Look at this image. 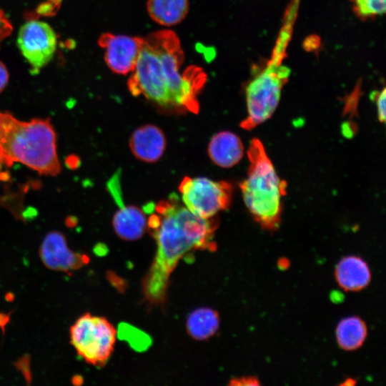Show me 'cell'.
Wrapping results in <instances>:
<instances>
[{"mask_svg":"<svg viewBox=\"0 0 386 386\" xmlns=\"http://www.w3.org/2000/svg\"><path fill=\"white\" fill-rule=\"evenodd\" d=\"M208 154L215 164L222 168H229L241 160L244 147L238 136L224 131L212 137L209 143Z\"/></svg>","mask_w":386,"mask_h":386,"instance_id":"15","label":"cell"},{"mask_svg":"<svg viewBox=\"0 0 386 386\" xmlns=\"http://www.w3.org/2000/svg\"><path fill=\"white\" fill-rule=\"evenodd\" d=\"M157 53L174 109L197 113V94L207 80L202 68L189 66L181 74L184 52L177 35L171 30H161L144 38Z\"/></svg>","mask_w":386,"mask_h":386,"instance_id":"4","label":"cell"},{"mask_svg":"<svg viewBox=\"0 0 386 386\" xmlns=\"http://www.w3.org/2000/svg\"><path fill=\"white\" fill-rule=\"evenodd\" d=\"M143 210L149 214L147 227L157 245L144 289L147 298L157 303L164 300L169 277L179 260L193 249L213 245L216 224L212 218H202L189 211L176 194L156 204L149 203Z\"/></svg>","mask_w":386,"mask_h":386,"instance_id":"1","label":"cell"},{"mask_svg":"<svg viewBox=\"0 0 386 386\" xmlns=\"http://www.w3.org/2000/svg\"><path fill=\"white\" fill-rule=\"evenodd\" d=\"M0 162L7 167L20 162L40 174H58L56 137L50 120L24 122L0 112Z\"/></svg>","mask_w":386,"mask_h":386,"instance_id":"2","label":"cell"},{"mask_svg":"<svg viewBox=\"0 0 386 386\" xmlns=\"http://www.w3.org/2000/svg\"><path fill=\"white\" fill-rule=\"evenodd\" d=\"M247 156V176L240 184L244 204L262 227L274 230L280 223L282 197L286 192V184L280 180L258 139L251 141Z\"/></svg>","mask_w":386,"mask_h":386,"instance_id":"3","label":"cell"},{"mask_svg":"<svg viewBox=\"0 0 386 386\" xmlns=\"http://www.w3.org/2000/svg\"><path fill=\"white\" fill-rule=\"evenodd\" d=\"M5 298L7 301L11 302L14 299V296L12 293H7Z\"/></svg>","mask_w":386,"mask_h":386,"instance_id":"29","label":"cell"},{"mask_svg":"<svg viewBox=\"0 0 386 386\" xmlns=\"http://www.w3.org/2000/svg\"><path fill=\"white\" fill-rule=\"evenodd\" d=\"M290 72L287 66L273 63L249 81L245 90L247 115L241 122L243 129H252L271 117Z\"/></svg>","mask_w":386,"mask_h":386,"instance_id":"5","label":"cell"},{"mask_svg":"<svg viewBox=\"0 0 386 386\" xmlns=\"http://www.w3.org/2000/svg\"><path fill=\"white\" fill-rule=\"evenodd\" d=\"M57 38L54 29L47 23L29 20L20 28L17 45L31 71L36 73L53 59Z\"/></svg>","mask_w":386,"mask_h":386,"instance_id":"9","label":"cell"},{"mask_svg":"<svg viewBox=\"0 0 386 386\" xmlns=\"http://www.w3.org/2000/svg\"><path fill=\"white\" fill-rule=\"evenodd\" d=\"M335 277L342 289L348 292H357L369 284L371 272L364 259L355 255H350L343 257L337 263Z\"/></svg>","mask_w":386,"mask_h":386,"instance_id":"14","label":"cell"},{"mask_svg":"<svg viewBox=\"0 0 386 386\" xmlns=\"http://www.w3.org/2000/svg\"><path fill=\"white\" fill-rule=\"evenodd\" d=\"M9 320V315L4 313H0V327L1 328L4 329L5 325L8 323Z\"/></svg>","mask_w":386,"mask_h":386,"instance_id":"25","label":"cell"},{"mask_svg":"<svg viewBox=\"0 0 386 386\" xmlns=\"http://www.w3.org/2000/svg\"><path fill=\"white\" fill-rule=\"evenodd\" d=\"M335 334L338 345L345 350L352 351L362 345L367 335V327L360 317H348L338 323Z\"/></svg>","mask_w":386,"mask_h":386,"instance_id":"17","label":"cell"},{"mask_svg":"<svg viewBox=\"0 0 386 386\" xmlns=\"http://www.w3.org/2000/svg\"><path fill=\"white\" fill-rule=\"evenodd\" d=\"M82 377L79 375H76L72 378V382L75 385H79L82 384Z\"/></svg>","mask_w":386,"mask_h":386,"instance_id":"26","label":"cell"},{"mask_svg":"<svg viewBox=\"0 0 386 386\" xmlns=\"http://www.w3.org/2000/svg\"><path fill=\"white\" fill-rule=\"evenodd\" d=\"M279 262H279V264H278L279 266L283 268V269L287 267L288 265H289V263H286V264H285V262H288L287 259H279Z\"/></svg>","mask_w":386,"mask_h":386,"instance_id":"27","label":"cell"},{"mask_svg":"<svg viewBox=\"0 0 386 386\" xmlns=\"http://www.w3.org/2000/svg\"><path fill=\"white\" fill-rule=\"evenodd\" d=\"M385 89L382 91H375L371 94V98L375 101L377 115L381 122L385 121Z\"/></svg>","mask_w":386,"mask_h":386,"instance_id":"20","label":"cell"},{"mask_svg":"<svg viewBox=\"0 0 386 386\" xmlns=\"http://www.w3.org/2000/svg\"><path fill=\"white\" fill-rule=\"evenodd\" d=\"M9 73L5 65L0 61V92L3 91L8 83Z\"/></svg>","mask_w":386,"mask_h":386,"instance_id":"24","label":"cell"},{"mask_svg":"<svg viewBox=\"0 0 386 386\" xmlns=\"http://www.w3.org/2000/svg\"><path fill=\"white\" fill-rule=\"evenodd\" d=\"M107 189L119 207L112 221L117 234L126 240L140 238L147 228V215L143 209L124 204L119 172L115 173L109 179Z\"/></svg>","mask_w":386,"mask_h":386,"instance_id":"11","label":"cell"},{"mask_svg":"<svg viewBox=\"0 0 386 386\" xmlns=\"http://www.w3.org/2000/svg\"><path fill=\"white\" fill-rule=\"evenodd\" d=\"M70 336L71 345L86 362L102 365L114 350L117 331L105 318L85 314L72 325Z\"/></svg>","mask_w":386,"mask_h":386,"instance_id":"6","label":"cell"},{"mask_svg":"<svg viewBox=\"0 0 386 386\" xmlns=\"http://www.w3.org/2000/svg\"><path fill=\"white\" fill-rule=\"evenodd\" d=\"M219 323V317L217 312L209 308H200L189 315L187 329L193 338L204 340L217 332Z\"/></svg>","mask_w":386,"mask_h":386,"instance_id":"18","label":"cell"},{"mask_svg":"<svg viewBox=\"0 0 386 386\" xmlns=\"http://www.w3.org/2000/svg\"><path fill=\"white\" fill-rule=\"evenodd\" d=\"M12 31V25L4 11L0 9V45Z\"/></svg>","mask_w":386,"mask_h":386,"instance_id":"21","label":"cell"},{"mask_svg":"<svg viewBox=\"0 0 386 386\" xmlns=\"http://www.w3.org/2000/svg\"><path fill=\"white\" fill-rule=\"evenodd\" d=\"M144 38L111 33L102 34L98 40L104 50V60L114 73L127 74L137 64Z\"/></svg>","mask_w":386,"mask_h":386,"instance_id":"10","label":"cell"},{"mask_svg":"<svg viewBox=\"0 0 386 386\" xmlns=\"http://www.w3.org/2000/svg\"><path fill=\"white\" fill-rule=\"evenodd\" d=\"M355 384V381L352 379H347L342 385H352Z\"/></svg>","mask_w":386,"mask_h":386,"instance_id":"28","label":"cell"},{"mask_svg":"<svg viewBox=\"0 0 386 386\" xmlns=\"http://www.w3.org/2000/svg\"><path fill=\"white\" fill-rule=\"evenodd\" d=\"M183 204L194 214L210 219L227 209L231 202V184L206 177H185L179 186Z\"/></svg>","mask_w":386,"mask_h":386,"instance_id":"8","label":"cell"},{"mask_svg":"<svg viewBox=\"0 0 386 386\" xmlns=\"http://www.w3.org/2000/svg\"><path fill=\"white\" fill-rule=\"evenodd\" d=\"M259 381L257 377L249 376L234 378L230 380L229 385L233 386H257L259 385Z\"/></svg>","mask_w":386,"mask_h":386,"instance_id":"22","label":"cell"},{"mask_svg":"<svg viewBox=\"0 0 386 386\" xmlns=\"http://www.w3.org/2000/svg\"><path fill=\"white\" fill-rule=\"evenodd\" d=\"M39 254L44 265L53 270L76 269L89 260L86 256L71 251L64 234L56 231L51 232L45 237Z\"/></svg>","mask_w":386,"mask_h":386,"instance_id":"12","label":"cell"},{"mask_svg":"<svg viewBox=\"0 0 386 386\" xmlns=\"http://www.w3.org/2000/svg\"><path fill=\"white\" fill-rule=\"evenodd\" d=\"M132 72L128 88L134 96L142 95L161 107L174 109L159 57L145 39Z\"/></svg>","mask_w":386,"mask_h":386,"instance_id":"7","label":"cell"},{"mask_svg":"<svg viewBox=\"0 0 386 386\" xmlns=\"http://www.w3.org/2000/svg\"><path fill=\"white\" fill-rule=\"evenodd\" d=\"M17 367L22 372L24 377L27 380H31L29 361L28 357H22L16 362Z\"/></svg>","mask_w":386,"mask_h":386,"instance_id":"23","label":"cell"},{"mask_svg":"<svg viewBox=\"0 0 386 386\" xmlns=\"http://www.w3.org/2000/svg\"><path fill=\"white\" fill-rule=\"evenodd\" d=\"M166 138L162 130L153 124L137 129L129 139V147L136 158L147 163L158 161L166 149Z\"/></svg>","mask_w":386,"mask_h":386,"instance_id":"13","label":"cell"},{"mask_svg":"<svg viewBox=\"0 0 386 386\" xmlns=\"http://www.w3.org/2000/svg\"><path fill=\"white\" fill-rule=\"evenodd\" d=\"M188 0H147L150 17L160 25L171 26L179 24L189 11Z\"/></svg>","mask_w":386,"mask_h":386,"instance_id":"16","label":"cell"},{"mask_svg":"<svg viewBox=\"0 0 386 386\" xmlns=\"http://www.w3.org/2000/svg\"><path fill=\"white\" fill-rule=\"evenodd\" d=\"M355 13L362 19H372L384 14L386 0H352Z\"/></svg>","mask_w":386,"mask_h":386,"instance_id":"19","label":"cell"}]
</instances>
